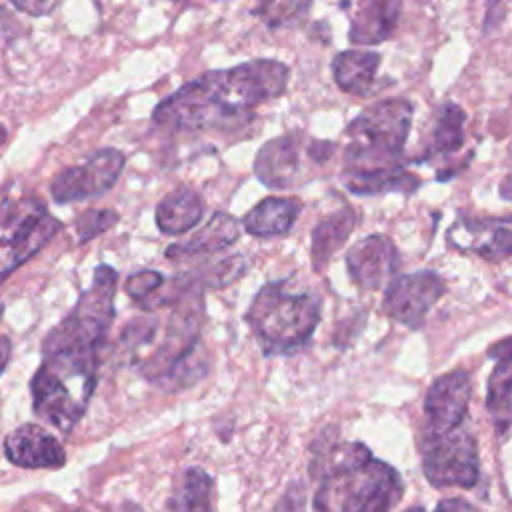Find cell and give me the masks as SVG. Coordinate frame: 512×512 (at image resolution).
Returning <instances> with one entry per match:
<instances>
[{
  "label": "cell",
  "mask_w": 512,
  "mask_h": 512,
  "mask_svg": "<svg viewBox=\"0 0 512 512\" xmlns=\"http://www.w3.org/2000/svg\"><path fill=\"white\" fill-rule=\"evenodd\" d=\"M100 352L58 348L42 352V364L30 380L36 416L68 434L84 416L96 388Z\"/></svg>",
  "instance_id": "3957f363"
},
{
  "label": "cell",
  "mask_w": 512,
  "mask_h": 512,
  "mask_svg": "<svg viewBox=\"0 0 512 512\" xmlns=\"http://www.w3.org/2000/svg\"><path fill=\"white\" fill-rule=\"evenodd\" d=\"M308 142L300 134H286L266 142L254 160V172L260 182L270 188H290L302 172V154Z\"/></svg>",
  "instance_id": "9a60e30c"
},
{
  "label": "cell",
  "mask_w": 512,
  "mask_h": 512,
  "mask_svg": "<svg viewBox=\"0 0 512 512\" xmlns=\"http://www.w3.org/2000/svg\"><path fill=\"white\" fill-rule=\"evenodd\" d=\"M406 512H426L422 506H414V508H408Z\"/></svg>",
  "instance_id": "1f68e13d"
},
{
  "label": "cell",
  "mask_w": 512,
  "mask_h": 512,
  "mask_svg": "<svg viewBox=\"0 0 512 512\" xmlns=\"http://www.w3.org/2000/svg\"><path fill=\"white\" fill-rule=\"evenodd\" d=\"M356 226V214L350 206H340L328 216L320 218L312 230L310 260L316 270H322L324 264L344 246Z\"/></svg>",
  "instance_id": "44dd1931"
},
{
  "label": "cell",
  "mask_w": 512,
  "mask_h": 512,
  "mask_svg": "<svg viewBox=\"0 0 512 512\" xmlns=\"http://www.w3.org/2000/svg\"><path fill=\"white\" fill-rule=\"evenodd\" d=\"M310 470L318 476L316 512H390L404 494L398 470L362 442H328Z\"/></svg>",
  "instance_id": "7a4b0ae2"
},
{
  "label": "cell",
  "mask_w": 512,
  "mask_h": 512,
  "mask_svg": "<svg viewBox=\"0 0 512 512\" xmlns=\"http://www.w3.org/2000/svg\"><path fill=\"white\" fill-rule=\"evenodd\" d=\"M420 456L424 476L436 488H472L478 482V444L466 424L444 434H420Z\"/></svg>",
  "instance_id": "ba28073f"
},
{
  "label": "cell",
  "mask_w": 512,
  "mask_h": 512,
  "mask_svg": "<svg viewBox=\"0 0 512 512\" xmlns=\"http://www.w3.org/2000/svg\"><path fill=\"white\" fill-rule=\"evenodd\" d=\"M402 4L396 0L364 2L356 6L350 20V42L358 46H374L392 36Z\"/></svg>",
  "instance_id": "ac0fdd59"
},
{
  "label": "cell",
  "mask_w": 512,
  "mask_h": 512,
  "mask_svg": "<svg viewBox=\"0 0 512 512\" xmlns=\"http://www.w3.org/2000/svg\"><path fill=\"white\" fill-rule=\"evenodd\" d=\"M238 236H240L238 220L226 212H216L208 220V224H204L188 240L166 248V256L168 258H188V256H198V254H212V252L224 250L230 244H234L238 240Z\"/></svg>",
  "instance_id": "d6986e66"
},
{
  "label": "cell",
  "mask_w": 512,
  "mask_h": 512,
  "mask_svg": "<svg viewBox=\"0 0 512 512\" xmlns=\"http://www.w3.org/2000/svg\"><path fill=\"white\" fill-rule=\"evenodd\" d=\"M116 512H144V510L134 502H124Z\"/></svg>",
  "instance_id": "4dcf8cb0"
},
{
  "label": "cell",
  "mask_w": 512,
  "mask_h": 512,
  "mask_svg": "<svg viewBox=\"0 0 512 512\" xmlns=\"http://www.w3.org/2000/svg\"><path fill=\"white\" fill-rule=\"evenodd\" d=\"M434 512H480V510L464 498H444L438 502Z\"/></svg>",
  "instance_id": "f1b7e54d"
},
{
  "label": "cell",
  "mask_w": 512,
  "mask_h": 512,
  "mask_svg": "<svg viewBox=\"0 0 512 512\" xmlns=\"http://www.w3.org/2000/svg\"><path fill=\"white\" fill-rule=\"evenodd\" d=\"M16 10L20 12H26L30 16H46L50 14L52 10L58 8V2H44V0H30V2H16L12 4Z\"/></svg>",
  "instance_id": "83f0119b"
},
{
  "label": "cell",
  "mask_w": 512,
  "mask_h": 512,
  "mask_svg": "<svg viewBox=\"0 0 512 512\" xmlns=\"http://www.w3.org/2000/svg\"><path fill=\"white\" fill-rule=\"evenodd\" d=\"M6 140V130L0 126V144Z\"/></svg>",
  "instance_id": "d6a6232c"
},
{
  "label": "cell",
  "mask_w": 512,
  "mask_h": 512,
  "mask_svg": "<svg viewBox=\"0 0 512 512\" xmlns=\"http://www.w3.org/2000/svg\"><path fill=\"white\" fill-rule=\"evenodd\" d=\"M212 492V476L198 466H190L178 476L168 508L170 512H214Z\"/></svg>",
  "instance_id": "603a6c76"
},
{
  "label": "cell",
  "mask_w": 512,
  "mask_h": 512,
  "mask_svg": "<svg viewBox=\"0 0 512 512\" xmlns=\"http://www.w3.org/2000/svg\"><path fill=\"white\" fill-rule=\"evenodd\" d=\"M116 284L118 272L108 264H100L94 270L90 288L80 294L72 312L46 334L42 350L60 346L100 352L114 320Z\"/></svg>",
  "instance_id": "52a82bcc"
},
{
  "label": "cell",
  "mask_w": 512,
  "mask_h": 512,
  "mask_svg": "<svg viewBox=\"0 0 512 512\" xmlns=\"http://www.w3.org/2000/svg\"><path fill=\"white\" fill-rule=\"evenodd\" d=\"M288 78V66L270 58L210 70L164 98L152 122L164 130H232L260 104L284 94Z\"/></svg>",
  "instance_id": "6da1fadb"
},
{
  "label": "cell",
  "mask_w": 512,
  "mask_h": 512,
  "mask_svg": "<svg viewBox=\"0 0 512 512\" xmlns=\"http://www.w3.org/2000/svg\"><path fill=\"white\" fill-rule=\"evenodd\" d=\"M446 238L464 254L498 262L512 256V216H460Z\"/></svg>",
  "instance_id": "7c38bea8"
},
{
  "label": "cell",
  "mask_w": 512,
  "mask_h": 512,
  "mask_svg": "<svg viewBox=\"0 0 512 512\" xmlns=\"http://www.w3.org/2000/svg\"><path fill=\"white\" fill-rule=\"evenodd\" d=\"M10 354H12V342L8 336H2L0 338V374L4 372L8 360H10Z\"/></svg>",
  "instance_id": "f546056e"
},
{
  "label": "cell",
  "mask_w": 512,
  "mask_h": 512,
  "mask_svg": "<svg viewBox=\"0 0 512 512\" xmlns=\"http://www.w3.org/2000/svg\"><path fill=\"white\" fill-rule=\"evenodd\" d=\"M320 310L318 296L290 290L284 282H270L254 296L246 322L264 354H294L310 342Z\"/></svg>",
  "instance_id": "277c9868"
},
{
  "label": "cell",
  "mask_w": 512,
  "mask_h": 512,
  "mask_svg": "<svg viewBox=\"0 0 512 512\" xmlns=\"http://www.w3.org/2000/svg\"><path fill=\"white\" fill-rule=\"evenodd\" d=\"M302 202L292 196H268L260 200L244 218V230L256 238L284 236L298 218Z\"/></svg>",
  "instance_id": "e0dca14e"
},
{
  "label": "cell",
  "mask_w": 512,
  "mask_h": 512,
  "mask_svg": "<svg viewBox=\"0 0 512 512\" xmlns=\"http://www.w3.org/2000/svg\"><path fill=\"white\" fill-rule=\"evenodd\" d=\"M70 512H80V510H70Z\"/></svg>",
  "instance_id": "e575fe53"
},
{
  "label": "cell",
  "mask_w": 512,
  "mask_h": 512,
  "mask_svg": "<svg viewBox=\"0 0 512 512\" xmlns=\"http://www.w3.org/2000/svg\"><path fill=\"white\" fill-rule=\"evenodd\" d=\"M118 218H120L118 212L112 208H90V210L82 212L74 222L78 242L84 244V242L104 234L118 222Z\"/></svg>",
  "instance_id": "484cf974"
},
{
  "label": "cell",
  "mask_w": 512,
  "mask_h": 512,
  "mask_svg": "<svg viewBox=\"0 0 512 512\" xmlns=\"http://www.w3.org/2000/svg\"><path fill=\"white\" fill-rule=\"evenodd\" d=\"M400 256L394 242L384 234H372L354 244L346 254L352 280L364 290H376L390 282L398 270Z\"/></svg>",
  "instance_id": "4fadbf2b"
},
{
  "label": "cell",
  "mask_w": 512,
  "mask_h": 512,
  "mask_svg": "<svg viewBox=\"0 0 512 512\" xmlns=\"http://www.w3.org/2000/svg\"><path fill=\"white\" fill-rule=\"evenodd\" d=\"M344 184L354 194H380L390 190L412 192L418 188V178L406 172L402 166L384 168V170H370V172H344Z\"/></svg>",
  "instance_id": "d4e9b609"
},
{
  "label": "cell",
  "mask_w": 512,
  "mask_h": 512,
  "mask_svg": "<svg viewBox=\"0 0 512 512\" xmlns=\"http://www.w3.org/2000/svg\"><path fill=\"white\" fill-rule=\"evenodd\" d=\"M472 398V378L466 370L438 376L424 396L422 434H444L464 426Z\"/></svg>",
  "instance_id": "8fae6325"
},
{
  "label": "cell",
  "mask_w": 512,
  "mask_h": 512,
  "mask_svg": "<svg viewBox=\"0 0 512 512\" xmlns=\"http://www.w3.org/2000/svg\"><path fill=\"white\" fill-rule=\"evenodd\" d=\"M410 124L412 104L406 98H386L368 106L346 128V170L370 172L400 166Z\"/></svg>",
  "instance_id": "5b68a950"
},
{
  "label": "cell",
  "mask_w": 512,
  "mask_h": 512,
  "mask_svg": "<svg viewBox=\"0 0 512 512\" xmlns=\"http://www.w3.org/2000/svg\"><path fill=\"white\" fill-rule=\"evenodd\" d=\"M0 318H2V306H0Z\"/></svg>",
  "instance_id": "836d02e7"
},
{
  "label": "cell",
  "mask_w": 512,
  "mask_h": 512,
  "mask_svg": "<svg viewBox=\"0 0 512 512\" xmlns=\"http://www.w3.org/2000/svg\"><path fill=\"white\" fill-rule=\"evenodd\" d=\"M6 458L20 468H62L66 452L62 444L38 424H22L14 428L4 440Z\"/></svg>",
  "instance_id": "5bb4252c"
},
{
  "label": "cell",
  "mask_w": 512,
  "mask_h": 512,
  "mask_svg": "<svg viewBox=\"0 0 512 512\" xmlns=\"http://www.w3.org/2000/svg\"><path fill=\"white\" fill-rule=\"evenodd\" d=\"M162 284H164V276L160 272H156V270H140V272L128 276V280H126V294L132 300L144 304L146 300H150L162 288Z\"/></svg>",
  "instance_id": "4316f807"
},
{
  "label": "cell",
  "mask_w": 512,
  "mask_h": 512,
  "mask_svg": "<svg viewBox=\"0 0 512 512\" xmlns=\"http://www.w3.org/2000/svg\"><path fill=\"white\" fill-rule=\"evenodd\" d=\"M464 120H466V114L458 104L444 102L434 112L426 158L446 156L456 152L464 142Z\"/></svg>",
  "instance_id": "cb8c5ba5"
},
{
  "label": "cell",
  "mask_w": 512,
  "mask_h": 512,
  "mask_svg": "<svg viewBox=\"0 0 512 512\" xmlns=\"http://www.w3.org/2000/svg\"><path fill=\"white\" fill-rule=\"evenodd\" d=\"M378 64L380 54L374 50H344L334 56L332 74L342 92L362 96L372 88Z\"/></svg>",
  "instance_id": "7402d4cb"
},
{
  "label": "cell",
  "mask_w": 512,
  "mask_h": 512,
  "mask_svg": "<svg viewBox=\"0 0 512 512\" xmlns=\"http://www.w3.org/2000/svg\"><path fill=\"white\" fill-rule=\"evenodd\" d=\"M124 154L116 148H102L84 164L60 170L50 182V194L58 204L82 202L106 194L124 168Z\"/></svg>",
  "instance_id": "9c48e42d"
},
{
  "label": "cell",
  "mask_w": 512,
  "mask_h": 512,
  "mask_svg": "<svg viewBox=\"0 0 512 512\" xmlns=\"http://www.w3.org/2000/svg\"><path fill=\"white\" fill-rule=\"evenodd\" d=\"M444 292L446 284L436 272L418 270L392 278L386 284L382 306L392 320L408 328H420Z\"/></svg>",
  "instance_id": "30bf717a"
},
{
  "label": "cell",
  "mask_w": 512,
  "mask_h": 512,
  "mask_svg": "<svg viewBox=\"0 0 512 512\" xmlns=\"http://www.w3.org/2000/svg\"><path fill=\"white\" fill-rule=\"evenodd\" d=\"M494 368L486 386V410L498 436L508 434L512 426V336L494 342L488 348Z\"/></svg>",
  "instance_id": "2e32d148"
},
{
  "label": "cell",
  "mask_w": 512,
  "mask_h": 512,
  "mask_svg": "<svg viewBox=\"0 0 512 512\" xmlns=\"http://www.w3.org/2000/svg\"><path fill=\"white\" fill-rule=\"evenodd\" d=\"M60 226L38 196L0 192V278L38 254Z\"/></svg>",
  "instance_id": "8992f818"
},
{
  "label": "cell",
  "mask_w": 512,
  "mask_h": 512,
  "mask_svg": "<svg viewBox=\"0 0 512 512\" xmlns=\"http://www.w3.org/2000/svg\"><path fill=\"white\" fill-rule=\"evenodd\" d=\"M204 214V204L198 192L180 186L168 192L156 206V226L162 234L178 236L194 228Z\"/></svg>",
  "instance_id": "ffe728a7"
}]
</instances>
